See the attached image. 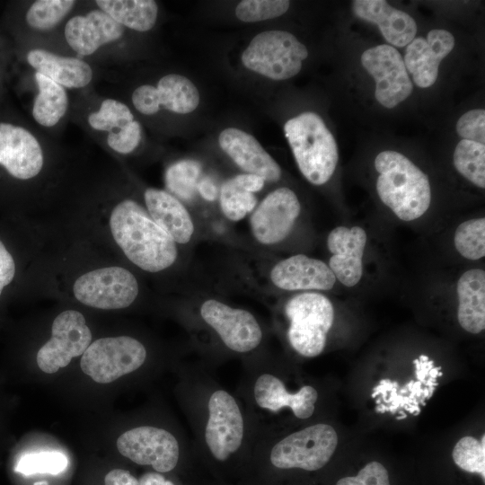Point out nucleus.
I'll list each match as a JSON object with an SVG mask.
<instances>
[{"instance_id":"obj_23","label":"nucleus","mask_w":485,"mask_h":485,"mask_svg":"<svg viewBox=\"0 0 485 485\" xmlns=\"http://www.w3.org/2000/svg\"><path fill=\"white\" fill-rule=\"evenodd\" d=\"M352 10L358 19L376 24L385 40L392 46L405 47L415 38L414 19L384 0H355Z\"/></svg>"},{"instance_id":"obj_35","label":"nucleus","mask_w":485,"mask_h":485,"mask_svg":"<svg viewBox=\"0 0 485 485\" xmlns=\"http://www.w3.org/2000/svg\"><path fill=\"white\" fill-rule=\"evenodd\" d=\"M200 173L201 166L198 162L192 160L177 162L166 171V186L178 198L190 200L197 191Z\"/></svg>"},{"instance_id":"obj_41","label":"nucleus","mask_w":485,"mask_h":485,"mask_svg":"<svg viewBox=\"0 0 485 485\" xmlns=\"http://www.w3.org/2000/svg\"><path fill=\"white\" fill-rule=\"evenodd\" d=\"M104 485H139V483L128 471L114 469L106 474Z\"/></svg>"},{"instance_id":"obj_13","label":"nucleus","mask_w":485,"mask_h":485,"mask_svg":"<svg viewBox=\"0 0 485 485\" xmlns=\"http://www.w3.org/2000/svg\"><path fill=\"white\" fill-rule=\"evenodd\" d=\"M200 314L217 332L225 345L234 351H251L261 341V329L255 317L246 310L232 308L209 299L201 305Z\"/></svg>"},{"instance_id":"obj_26","label":"nucleus","mask_w":485,"mask_h":485,"mask_svg":"<svg viewBox=\"0 0 485 485\" xmlns=\"http://www.w3.org/2000/svg\"><path fill=\"white\" fill-rule=\"evenodd\" d=\"M144 196L151 218L175 242L187 243L193 234L194 225L180 200L167 191L152 188L147 189Z\"/></svg>"},{"instance_id":"obj_29","label":"nucleus","mask_w":485,"mask_h":485,"mask_svg":"<svg viewBox=\"0 0 485 485\" xmlns=\"http://www.w3.org/2000/svg\"><path fill=\"white\" fill-rule=\"evenodd\" d=\"M95 3L122 27L147 31L156 22L158 6L153 0H97Z\"/></svg>"},{"instance_id":"obj_11","label":"nucleus","mask_w":485,"mask_h":485,"mask_svg":"<svg viewBox=\"0 0 485 485\" xmlns=\"http://www.w3.org/2000/svg\"><path fill=\"white\" fill-rule=\"evenodd\" d=\"M117 448L123 456L140 465H151L157 472L174 469L180 455L174 436L151 426L124 432L117 439Z\"/></svg>"},{"instance_id":"obj_2","label":"nucleus","mask_w":485,"mask_h":485,"mask_svg":"<svg viewBox=\"0 0 485 485\" xmlns=\"http://www.w3.org/2000/svg\"><path fill=\"white\" fill-rule=\"evenodd\" d=\"M379 176L376 191L382 202L403 221L422 216L431 202L428 177L405 155L384 151L375 159Z\"/></svg>"},{"instance_id":"obj_32","label":"nucleus","mask_w":485,"mask_h":485,"mask_svg":"<svg viewBox=\"0 0 485 485\" xmlns=\"http://www.w3.org/2000/svg\"><path fill=\"white\" fill-rule=\"evenodd\" d=\"M453 461L462 471L477 474L485 481V435L480 439L466 436L454 445L452 452Z\"/></svg>"},{"instance_id":"obj_43","label":"nucleus","mask_w":485,"mask_h":485,"mask_svg":"<svg viewBox=\"0 0 485 485\" xmlns=\"http://www.w3.org/2000/svg\"><path fill=\"white\" fill-rule=\"evenodd\" d=\"M139 485H174L158 472H146L138 480Z\"/></svg>"},{"instance_id":"obj_33","label":"nucleus","mask_w":485,"mask_h":485,"mask_svg":"<svg viewBox=\"0 0 485 485\" xmlns=\"http://www.w3.org/2000/svg\"><path fill=\"white\" fill-rule=\"evenodd\" d=\"M75 4L74 0H37L26 13V22L35 30H50L70 13Z\"/></svg>"},{"instance_id":"obj_8","label":"nucleus","mask_w":485,"mask_h":485,"mask_svg":"<svg viewBox=\"0 0 485 485\" xmlns=\"http://www.w3.org/2000/svg\"><path fill=\"white\" fill-rule=\"evenodd\" d=\"M75 298L98 309L112 310L129 306L138 295L135 276L121 267L94 269L79 277L73 287Z\"/></svg>"},{"instance_id":"obj_6","label":"nucleus","mask_w":485,"mask_h":485,"mask_svg":"<svg viewBox=\"0 0 485 485\" xmlns=\"http://www.w3.org/2000/svg\"><path fill=\"white\" fill-rule=\"evenodd\" d=\"M338 445L333 427L318 423L294 432L271 449L270 462L278 469H302L313 472L325 466Z\"/></svg>"},{"instance_id":"obj_1","label":"nucleus","mask_w":485,"mask_h":485,"mask_svg":"<svg viewBox=\"0 0 485 485\" xmlns=\"http://www.w3.org/2000/svg\"><path fill=\"white\" fill-rule=\"evenodd\" d=\"M110 227L127 258L144 270L165 269L177 258L175 242L134 200H122L112 209Z\"/></svg>"},{"instance_id":"obj_20","label":"nucleus","mask_w":485,"mask_h":485,"mask_svg":"<svg viewBox=\"0 0 485 485\" xmlns=\"http://www.w3.org/2000/svg\"><path fill=\"white\" fill-rule=\"evenodd\" d=\"M218 143L222 150L248 173L268 181L280 179L279 165L251 135L239 128H227L219 134Z\"/></svg>"},{"instance_id":"obj_28","label":"nucleus","mask_w":485,"mask_h":485,"mask_svg":"<svg viewBox=\"0 0 485 485\" xmlns=\"http://www.w3.org/2000/svg\"><path fill=\"white\" fill-rule=\"evenodd\" d=\"M264 180L254 174H240L226 181L220 190V206L225 216L232 221H239L256 206L253 192L264 185Z\"/></svg>"},{"instance_id":"obj_19","label":"nucleus","mask_w":485,"mask_h":485,"mask_svg":"<svg viewBox=\"0 0 485 485\" xmlns=\"http://www.w3.org/2000/svg\"><path fill=\"white\" fill-rule=\"evenodd\" d=\"M87 120L92 128L108 132L107 145L119 154L133 152L141 141V125L130 109L119 101L105 99L98 110L89 114Z\"/></svg>"},{"instance_id":"obj_4","label":"nucleus","mask_w":485,"mask_h":485,"mask_svg":"<svg viewBox=\"0 0 485 485\" xmlns=\"http://www.w3.org/2000/svg\"><path fill=\"white\" fill-rule=\"evenodd\" d=\"M285 312L290 322L287 338L291 347L305 357L319 356L334 320L330 299L320 293L298 294L287 303Z\"/></svg>"},{"instance_id":"obj_42","label":"nucleus","mask_w":485,"mask_h":485,"mask_svg":"<svg viewBox=\"0 0 485 485\" xmlns=\"http://www.w3.org/2000/svg\"><path fill=\"white\" fill-rule=\"evenodd\" d=\"M197 190L201 197L208 201H213L217 196V188L214 181L208 178H203L198 182Z\"/></svg>"},{"instance_id":"obj_15","label":"nucleus","mask_w":485,"mask_h":485,"mask_svg":"<svg viewBox=\"0 0 485 485\" xmlns=\"http://www.w3.org/2000/svg\"><path fill=\"white\" fill-rule=\"evenodd\" d=\"M301 211L295 193L288 188L270 192L258 206L251 217V231L262 244H274L291 232Z\"/></svg>"},{"instance_id":"obj_22","label":"nucleus","mask_w":485,"mask_h":485,"mask_svg":"<svg viewBox=\"0 0 485 485\" xmlns=\"http://www.w3.org/2000/svg\"><path fill=\"white\" fill-rule=\"evenodd\" d=\"M273 284L284 290H330L336 278L323 261L304 254L278 262L270 272Z\"/></svg>"},{"instance_id":"obj_14","label":"nucleus","mask_w":485,"mask_h":485,"mask_svg":"<svg viewBox=\"0 0 485 485\" xmlns=\"http://www.w3.org/2000/svg\"><path fill=\"white\" fill-rule=\"evenodd\" d=\"M132 103L144 115L157 113L161 108L187 114L199 103V93L195 84L187 77L170 74L163 76L156 86L143 84L132 93Z\"/></svg>"},{"instance_id":"obj_12","label":"nucleus","mask_w":485,"mask_h":485,"mask_svg":"<svg viewBox=\"0 0 485 485\" xmlns=\"http://www.w3.org/2000/svg\"><path fill=\"white\" fill-rule=\"evenodd\" d=\"M205 439L212 455L225 461L242 445L243 419L234 398L224 390L214 392L208 401Z\"/></svg>"},{"instance_id":"obj_25","label":"nucleus","mask_w":485,"mask_h":485,"mask_svg":"<svg viewBox=\"0 0 485 485\" xmlns=\"http://www.w3.org/2000/svg\"><path fill=\"white\" fill-rule=\"evenodd\" d=\"M27 61L36 72L48 77L64 88H83L93 79V70L84 60L64 57L43 48H33Z\"/></svg>"},{"instance_id":"obj_37","label":"nucleus","mask_w":485,"mask_h":485,"mask_svg":"<svg viewBox=\"0 0 485 485\" xmlns=\"http://www.w3.org/2000/svg\"><path fill=\"white\" fill-rule=\"evenodd\" d=\"M287 0H243L236 8V17L245 22H255L278 17L289 8Z\"/></svg>"},{"instance_id":"obj_39","label":"nucleus","mask_w":485,"mask_h":485,"mask_svg":"<svg viewBox=\"0 0 485 485\" xmlns=\"http://www.w3.org/2000/svg\"><path fill=\"white\" fill-rule=\"evenodd\" d=\"M456 130L465 140L485 143V110H472L465 112L456 123Z\"/></svg>"},{"instance_id":"obj_27","label":"nucleus","mask_w":485,"mask_h":485,"mask_svg":"<svg viewBox=\"0 0 485 485\" xmlns=\"http://www.w3.org/2000/svg\"><path fill=\"white\" fill-rule=\"evenodd\" d=\"M456 292L460 326L469 333H481L485 329V271H465L457 281Z\"/></svg>"},{"instance_id":"obj_21","label":"nucleus","mask_w":485,"mask_h":485,"mask_svg":"<svg viewBox=\"0 0 485 485\" xmlns=\"http://www.w3.org/2000/svg\"><path fill=\"white\" fill-rule=\"evenodd\" d=\"M124 28L101 10L70 18L65 26V38L79 56L93 54L102 45L121 38Z\"/></svg>"},{"instance_id":"obj_16","label":"nucleus","mask_w":485,"mask_h":485,"mask_svg":"<svg viewBox=\"0 0 485 485\" xmlns=\"http://www.w3.org/2000/svg\"><path fill=\"white\" fill-rule=\"evenodd\" d=\"M44 163L41 146L28 129L0 122V165L19 180L37 176Z\"/></svg>"},{"instance_id":"obj_17","label":"nucleus","mask_w":485,"mask_h":485,"mask_svg":"<svg viewBox=\"0 0 485 485\" xmlns=\"http://www.w3.org/2000/svg\"><path fill=\"white\" fill-rule=\"evenodd\" d=\"M454 46V38L445 30H432L427 38H414L407 45L403 62L416 85L428 88L435 84L439 65Z\"/></svg>"},{"instance_id":"obj_9","label":"nucleus","mask_w":485,"mask_h":485,"mask_svg":"<svg viewBox=\"0 0 485 485\" xmlns=\"http://www.w3.org/2000/svg\"><path fill=\"white\" fill-rule=\"evenodd\" d=\"M91 340L84 315L75 310L64 311L53 321L51 338L39 349L37 364L44 373H56L72 358L82 356Z\"/></svg>"},{"instance_id":"obj_40","label":"nucleus","mask_w":485,"mask_h":485,"mask_svg":"<svg viewBox=\"0 0 485 485\" xmlns=\"http://www.w3.org/2000/svg\"><path fill=\"white\" fill-rule=\"evenodd\" d=\"M14 275V260L3 242L0 241V295L4 287L12 282Z\"/></svg>"},{"instance_id":"obj_24","label":"nucleus","mask_w":485,"mask_h":485,"mask_svg":"<svg viewBox=\"0 0 485 485\" xmlns=\"http://www.w3.org/2000/svg\"><path fill=\"white\" fill-rule=\"evenodd\" d=\"M253 392L260 408L276 412L288 407L296 418L302 419L313 414L318 399L314 387L304 385L296 392H289L283 382L270 374H262L257 378Z\"/></svg>"},{"instance_id":"obj_10","label":"nucleus","mask_w":485,"mask_h":485,"mask_svg":"<svg viewBox=\"0 0 485 485\" xmlns=\"http://www.w3.org/2000/svg\"><path fill=\"white\" fill-rule=\"evenodd\" d=\"M361 63L375 81V97L385 108L392 109L406 100L413 90L412 83L400 52L382 44L363 52Z\"/></svg>"},{"instance_id":"obj_44","label":"nucleus","mask_w":485,"mask_h":485,"mask_svg":"<svg viewBox=\"0 0 485 485\" xmlns=\"http://www.w3.org/2000/svg\"><path fill=\"white\" fill-rule=\"evenodd\" d=\"M34 485H48V483L45 481H40V482L35 483Z\"/></svg>"},{"instance_id":"obj_18","label":"nucleus","mask_w":485,"mask_h":485,"mask_svg":"<svg viewBox=\"0 0 485 485\" xmlns=\"http://www.w3.org/2000/svg\"><path fill=\"white\" fill-rule=\"evenodd\" d=\"M366 233L359 226H338L328 235L327 246L332 254L329 267L342 285L352 287L363 274V255L366 244Z\"/></svg>"},{"instance_id":"obj_36","label":"nucleus","mask_w":485,"mask_h":485,"mask_svg":"<svg viewBox=\"0 0 485 485\" xmlns=\"http://www.w3.org/2000/svg\"><path fill=\"white\" fill-rule=\"evenodd\" d=\"M68 465L66 454L58 451H41L24 454L17 462L15 471L22 475L51 474L64 472Z\"/></svg>"},{"instance_id":"obj_38","label":"nucleus","mask_w":485,"mask_h":485,"mask_svg":"<svg viewBox=\"0 0 485 485\" xmlns=\"http://www.w3.org/2000/svg\"><path fill=\"white\" fill-rule=\"evenodd\" d=\"M336 485H391L385 466L377 462L367 463L355 476L340 478Z\"/></svg>"},{"instance_id":"obj_31","label":"nucleus","mask_w":485,"mask_h":485,"mask_svg":"<svg viewBox=\"0 0 485 485\" xmlns=\"http://www.w3.org/2000/svg\"><path fill=\"white\" fill-rule=\"evenodd\" d=\"M457 172L475 186L485 188V146L474 141L461 140L454 152Z\"/></svg>"},{"instance_id":"obj_7","label":"nucleus","mask_w":485,"mask_h":485,"mask_svg":"<svg viewBox=\"0 0 485 485\" xmlns=\"http://www.w3.org/2000/svg\"><path fill=\"white\" fill-rule=\"evenodd\" d=\"M146 358V350L129 336L101 338L82 355V371L99 384H109L138 369Z\"/></svg>"},{"instance_id":"obj_30","label":"nucleus","mask_w":485,"mask_h":485,"mask_svg":"<svg viewBox=\"0 0 485 485\" xmlns=\"http://www.w3.org/2000/svg\"><path fill=\"white\" fill-rule=\"evenodd\" d=\"M38 94L32 105L35 121L47 128L56 126L68 109V96L65 88L48 77L36 72Z\"/></svg>"},{"instance_id":"obj_34","label":"nucleus","mask_w":485,"mask_h":485,"mask_svg":"<svg viewBox=\"0 0 485 485\" xmlns=\"http://www.w3.org/2000/svg\"><path fill=\"white\" fill-rule=\"evenodd\" d=\"M454 244L465 259L476 260L485 256V218L461 223L454 232Z\"/></svg>"},{"instance_id":"obj_3","label":"nucleus","mask_w":485,"mask_h":485,"mask_svg":"<svg viewBox=\"0 0 485 485\" xmlns=\"http://www.w3.org/2000/svg\"><path fill=\"white\" fill-rule=\"evenodd\" d=\"M295 162L302 174L314 185L326 183L335 172L339 154L336 140L322 119L306 111L284 126Z\"/></svg>"},{"instance_id":"obj_5","label":"nucleus","mask_w":485,"mask_h":485,"mask_svg":"<svg viewBox=\"0 0 485 485\" xmlns=\"http://www.w3.org/2000/svg\"><path fill=\"white\" fill-rule=\"evenodd\" d=\"M307 57L306 47L292 33L266 31L251 40L242 54V61L255 73L273 80H286L300 72L302 61Z\"/></svg>"}]
</instances>
